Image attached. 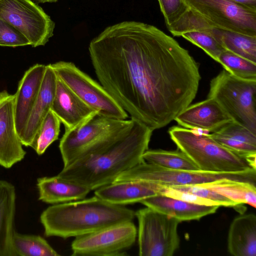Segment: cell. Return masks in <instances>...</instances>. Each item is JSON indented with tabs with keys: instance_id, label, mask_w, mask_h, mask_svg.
I'll list each match as a JSON object with an SVG mask.
<instances>
[{
	"instance_id": "25",
	"label": "cell",
	"mask_w": 256,
	"mask_h": 256,
	"mask_svg": "<svg viewBox=\"0 0 256 256\" xmlns=\"http://www.w3.org/2000/svg\"><path fill=\"white\" fill-rule=\"evenodd\" d=\"M216 36L226 50L256 63V36L220 29Z\"/></svg>"
},
{
	"instance_id": "21",
	"label": "cell",
	"mask_w": 256,
	"mask_h": 256,
	"mask_svg": "<svg viewBox=\"0 0 256 256\" xmlns=\"http://www.w3.org/2000/svg\"><path fill=\"white\" fill-rule=\"evenodd\" d=\"M228 248L234 256H256V216L241 215L232 222L228 232Z\"/></svg>"
},
{
	"instance_id": "3",
	"label": "cell",
	"mask_w": 256,
	"mask_h": 256,
	"mask_svg": "<svg viewBox=\"0 0 256 256\" xmlns=\"http://www.w3.org/2000/svg\"><path fill=\"white\" fill-rule=\"evenodd\" d=\"M135 212L94 196L47 208L40 220L46 236L78 237L118 224L132 221Z\"/></svg>"
},
{
	"instance_id": "20",
	"label": "cell",
	"mask_w": 256,
	"mask_h": 256,
	"mask_svg": "<svg viewBox=\"0 0 256 256\" xmlns=\"http://www.w3.org/2000/svg\"><path fill=\"white\" fill-rule=\"evenodd\" d=\"M39 200L52 204L68 202L86 198L90 189L58 175L37 180Z\"/></svg>"
},
{
	"instance_id": "24",
	"label": "cell",
	"mask_w": 256,
	"mask_h": 256,
	"mask_svg": "<svg viewBox=\"0 0 256 256\" xmlns=\"http://www.w3.org/2000/svg\"><path fill=\"white\" fill-rule=\"evenodd\" d=\"M222 194L238 205L248 204L256 206V184L228 178L199 184Z\"/></svg>"
},
{
	"instance_id": "28",
	"label": "cell",
	"mask_w": 256,
	"mask_h": 256,
	"mask_svg": "<svg viewBox=\"0 0 256 256\" xmlns=\"http://www.w3.org/2000/svg\"><path fill=\"white\" fill-rule=\"evenodd\" d=\"M60 123L58 118L50 110L40 124L31 146L38 154H42L58 138Z\"/></svg>"
},
{
	"instance_id": "26",
	"label": "cell",
	"mask_w": 256,
	"mask_h": 256,
	"mask_svg": "<svg viewBox=\"0 0 256 256\" xmlns=\"http://www.w3.org/2000/svg\"><path fill=\"white\" fill-rule=\"evenodd\" d=\"M145 162L166 168L198 170L196 164L183 152L163 150H148L143 154Z\"/></svg>"
},
{
	"instance_id": "13",
	"label": "cell",
	"mask_w": 256,
	"mask_h": 256,
	"mask_svg": "<svg viewBox=\"0 0 256 256\" xmlns=\"http://www.w3.org/2000/svg\"><path fill=\"white\" fill-rule=\"evenodd\" d=\"M14 94L0 92V165L9 168L26 154L17 132L14 112Z\"/></svg>"
},
{
	"instance_id": "16",
	"label": "cell",
	"mask_w": 256,
	"mask_h": 256,
	"mask_svg": "<svg viewBox=\"0 0 256 256\" xmlns=\"http://www.w3.org/2000/svg\"><path fill=\"white\" fill-rule=\"evenodd\" d=\"M164 187V185L150 182L121 181L95 190L94 196L109 203L125 206L162 194Z\"/></svg>"
},
{
	"instance_id": "4",
	"label": "cell",
	"mask_w": 256,
	"mask_h": 256,
	"mask_svg": "<svg viewBox=\"0 0 256 256\" xmlns=\"http://www.w3.org/2000/svg\"><path fill=\"white\" fill-rule=\"evenodd\" d=\"M133 120H120L96 114L70 130H65L59 149L63 167L96 154L124 136Z\"/></svg>"
},
{
	"instance_id": "14",
	"label": "cell",
	"mask_w": 256,
	"mask_h": 256,
	"mask_svg": "<svg viewBox=\"0 0 256 256\" xmlns=\"http://www.w3.org/2000/svg\"><path fill=\"white\" fill-rule=\"evenodd\" d=\"M174 120L179 126L188 129L212 132L233 121L211 98L189 105Z\"/></svg>"
},
{
	"instance_id": "18",
	"label": "cell",
	"mask_w": 256,
	"mask_h": 256,
	"mask_svg": "<svg viewBox=\"0 0 256 256\" xmlns=\"http://www.w3.org/2000/svg\"><path fill=\"white\" fill-rule=\"evenodd\" d=\"M56 79V76L50 64L46 65L38 96L20 138L23 146L31 147L40 124L50 110Z\"/></svg>"
},
{
	"instance_id": "6",
	"label": "cell",
	"mask_w": 256,
	"mask_h": 256,
	"mask_svg": "<svg viewBox=\"0 0 256 256\" xmlns=\"http://www.w3.org/2000/svg\"><path fill=\"white\" fill-rule=\"evenodd\" d=\"M208 98L214 100L233 121L256 134V80L238 78L224 69L211 80Z\"/></svg>"
},
{
	"instance_id": "31",
	"label": "cell",
	"mask_w": 256,
	"mask_h": 256,
	"mask_svg": "<svg viewBox=\"0 0 256 256\" xmlns=\"http://www.w3.org/2000/svg\"><path fill=\"white\" fill-rule=\"evenodd\" d=\"M176 190L190 192L215 203L217 206L234 207L237 204L225 196L199 184L168 186Z\"/></svg>"
},
{
	"instance_id": "15",
	"label": "cell",
	"mask_w": 256,
	"mask_h": 256,
	"mask_svg": "<svg viewBox=\"0 0 256 256\" xmlns=\"http://www.w3.org/2000/svg\"><path fill=\"white\" fill-rule=\"evenodd\" d=\"M46 66L30 68L19 82L14 94V112L17 132L21 138L34 108L44 76Z\"/></svg>"
},
{
	"instance_id": "5",
	"label": "cell",
	"mask_w": 256,
	"mask_h": 256,
	"mask_svg": "<svg viewBox=\"0 0 256 256\" xmlns=\"http://www.w3.org/2000/svg\"><path fill=\"white\" fill-rule=\"evenodd\" d=\"M171 140L198 166L206 172H231L254 169L246 159L222 146L209 134L174 126L168 130Z\"/></svg>"
},
{
	"instance_id": "10",
	"label": "cell",
	"mask_w": 256,
	"mask_h": 256,
	"mask_svg": "<svg viewBox=\"0 0 256 256\" xmlns=\"http://www.w3.org/2000/svg\"><path fill=\"white\" fill-rule=\"evenodd\" d=\"M0 18L18 30L34 48L54 36L55 23L32 0H0Z\"/></svg>"
},
{
	"instance_id": "35",
	"label": "cell",
	"mask_w": 256,
	"mask_h": 256,
	"mask_svg": "<svg viewBox=\"0 0 256 256\" xmlns=\"http://www.w3.org/2000/svg\"><path fill=\"white\" fill-rule=\"evenodd\" d=\"M256 10V0H232Z\"/></svg>"
},
{
	"instance_id": "19",
	"label": "cell",
	"mask_w": 256,
	"mask_h": 256,
	"mask_svg": "<svg viewBox=\"0 0 256 256\" xmlns=\"http://www.w3.org/2000/svg\"><path fill=\"white\" fill-rule=\"evenodd\" d=\"M146 207L172 216L180 222L198 220L214 214L220 206L200 205L158 194L140 202Z\"/></svg>"
},
{
	"instance_id": "17",
	"label": "cell",
	"mask_w": 256,
	"mask_h": 256,
	"mask_svg": "<svg viewBox=\"0 0 256 256\" xmlns=\"http://www.w3.org/2000/svg\"><path fill=\"white\" fill-rule=\"evenodd\" d=\"M50 110L63 124L65 130L76 128L98 114L82 102L58 78Z\"/></svg>"
},
{
	"instance_id": "29",
	"label": "cell",
	"mask_w": 256,
	"mask_h": 256,
	"mask_svg": "<svg viewBox=\"0 0 256 256\" xmlns=\"http://www.w3.org/2000/svg\"><path fill=\"white\" fill-rule=\"evenodd\" d=\"M218 62L238 78L256 80V63L226 50L220 54Z\"/></svg>"
},
{
	"instance_id": "27",
	"label": "cell",
	"mask_w": 256,
	"mask_h": 256,
	"mask_svg": "<svg viewBox=\"0 0 256 256\" xmlns=\"http://www.w3.org/2000/svg\"><path fill=\"white\" fill-rule=\"evenodd\" d=\"M12 246L16 256H58L60 254L42 237L14 232Z\"/></svg>"
},
{
	"instance_id": "11",
	"label": "cell",
	"mask_w": 256,
	"mask_h": 256,
	"mask_svg": "<svg viewBox=\"0 0 256 256\" xmlns=\"http://www.w3.org/2000/svg\"><path fill=\"white\" fill-rule=\"evenodd\" d=\"M188 8L214 26L256 36V10L232 0H182Z\"/></svg>"
},
{
	"instance_id": "34",
	"label": "cell",
	"mask_w": 256,
	"mask_h": 256,
	"mask_svg": "<svg viewBox=\"0 0 256 256\" xmlns=\"http://www.w3.org/2000/svg\"><path fill=\"white\" fill-rule=\"evenodd\" d=\"M162 194L196 204L217 206L214 202L194 194L176 190L166 186H165Z\"/></svg>"
},
{
	"instance_id": "36",
	"label": "cell",
	"mask_w": 256,
	"mask_h": 256,
	"mask_svg": "<svg viewBox=\"0 0 256 256\" xmlns=\"http://www.w3.org/2000/svg\"><path fill=\"white\" fill-rule=\"evenodd\" d=\"M37 3L55 2L58 0H34Z\"/></svg>"
},
{
	"instance_id": "2",
	"label": "cell",
	"mask_w": 256,
	"mask_h": 256,
	"mask_svg": "<svg viewBox=\"0 0 256 256\" xmlns=\"http://www.w3.org/2000/svg\"><path fill=\"white\" fill-rule=\"evenodd\" d=\"M152 132L133 120L130 130L112 144L63 167L58 175L91 190L110 184L123 172L144 161L143 154L148 150Z\"/></svg>"
},
{
	"instance_id": "12",
	"label": "cell",
	"mask_w": 256,
	"mask_h": 256,
	"mask_svg": "<svg viewBox=\"0 0 256 256\" xmlns=\"http://www.w3.org/2000/svg\"><path fill=\"white\" fill-rule=\"evenodd\" d=\"M137 228L132 221L124 222L75 238L72 256H120L135 242Z\"/></svg>"
},
{
	"instance_id": "32",
	"label": "cell",
	"mask_w": 256,
	"mask_h": 256,
	"mask_svg": "<svg viewBox=\"0 0 256 256\" xmlns=\"http://www.w3.org/2000/svg\"><path fill=\"white\" fill-rule=\"evenodd\" d=\"M30 45L29 41L16 28L0 18V46L16 47Z\"/></svg>"
},
{
	"instance_id": "30",
	"label": "cell",
	"mask_w": 256,
	"mask_h": 256,
	"mask_svg": "<svg viewBox=\"0 0 256 256\" xmlns=\"http://www.w3.org/2000/svg\"><path fill=\"white\" fill-rule=\"evenodd\" d=\"M180 36L201 48L218 62L220 54L226 50L211 34L200 30H186L181 34Z\"/></svg>"
},
{
	"instance_id": "9",
	"label": "cell",
	"mask_w": 256,
	"mask_h": 256,
	"mask_svg": "<svg viewBox=\"0 0 256 256\" xmlns=\"http://www.w3.org/2000/svg\"><path fill=\"white\" fill-rule=\"evenodd\" d=\"M50 66L57 78L98 114L120 120L128 118V114L106 89L74 63L60 61Z\"/></svg>"
},
{
	"instance_id": "7",
	"label": "cell",
	"mask_w": 256,
	"mask_h": 256,
	"mask_svg": "<svg viewBox=\"0 0 256 256\" xmlns=\"http://www.w3.org/2000/svg\"><path fill=\"white\" fill-rule=\"evenodd\" d=\"M228 178L256 184V170L231 172L166 168L145 161L118 176L114 182L138 180L167 186L200 184Z\"/></svg>"
},
{
	"instance_id": "8",
	"label": "cell",
	"mask_w": 256,
	"mask_h": 256,
	"mask_svg": "<svg viewBox=\"0 0 256 256\" xmlns=\"http://www.w3.org/2000/svg\"><path fill=\"white\" fill-rule=\"evenodd\" d=\"M140 256H172L178 249V219L146 207L135 212Z\"/></svg>"
},
{
	"instance_id": "1",
	"label": "cell",
	"mask_w": 256,
	"mask_h": 256,
	"mask_svg": "<svg viewBox=\"0 0 256 256\" xmlns=\"http://www.w3.org/2000/svg\"><path fill=\"white\" fill-rule=\"evenodd\" d=\"M88 52L100 84L131 119L152 130L174 120L197 94L198 64L154 26H110L92 39Z\"/></svg>"
},
{
	"instance_id": "23",
	"label": "cell",
	"mask_w": 256,
	"mask_h": 256,
	"mask_svg": "<svg viewBox=\"0 0 256 256\" xmlns=\"http://www.w3.org/2000/svg\"><path fill=\"white\" fill-rule=\"evenodd\" d=\"M209 136L222 146L242 157L256 155V134L234 121Z\"/></svg>"
},
{
	"instance_id": "22",
	"label": "cell",
	"mask_w": 256,
	"mask_h": 256,
	"mask_svg": "<svg viewBox=\"0 0 256 256\" xmlns=\"http://www.w3.org/2000/svg\"><path fill=\"white\" fill-rule=\"evenodd\" d=\"M16 193L14 186L0 180V256H16L12 246Z\"/></svg>"
},
{
	"instance_id": "33",
	"label": "cell",
	"mask_w": 256,
	"mask_h": 256,
	"mask_svg": "<svg viewBox=\"0 0 256 256\" xmlns=\"http://www.w3.org/2000/svg\"><path fill=\"white\" fill-rule=\"evenodd\" d=\"M166 26L180 18L188 8L182 0H158Z\"/></svg>"
}]
</instances>
